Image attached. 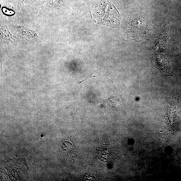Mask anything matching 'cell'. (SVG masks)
<instances>
[{"mask_svg":"<svg viewBox=\"0 0 181 181\" xmlns=\"http://www.w3.org/2000/svg\"><path fill=\"white\" fill-rule=\"evenodd\" d=\"M83 180L86 181H94L95 180L96 178L94 175L88 173L83 176Z\"/></svg>","mask_w":181,"mask_h":181,"instance_id":"4","label":"cell"},{"mask_svg":"<svg viewBox=\"0 0 181 181\" xmlns=\"http://www.w3.org/2000/svg\"><path fill=\"white\" fill-rule=\"evenodd\" d=\"M13 160L14 163L13 165L15 167H13L12 164L9 161V162H9H8V163L12 167L11 168L10 166L7 164L6 166V169L7 172V174L9 175H12V177L13 176V174H15L14 179L16 180H17V175L16 174H17L19 180L23 179L26 177L27 170H28L25 161L24 159H14Z\"/></svg>","mask_w":181,"mask_h":181,"instance_id":"1","label":"cell"},{"mask_svg":"<svg viewBox=\"0 0 181 181\" xmlns=\"http://www.w3.org/2000/svg\"><path fill=\"white\" fill-rule=\"evenodd\" d=\"M98 157L100 160L102 161H107L110 159L109 153L107 150H101L98 154Z\"/></svg>","mask_w":181,"mask_h":181,"instance_id":"3","label":"cell"},{"mask_svg":"<svg viewBox=\"0 0 181 181\" xmlns=\"http://www.w3.org/2000/svg\"><path fill=\"white\" fill-rule=\"evenodd\" d=\"M105 102L109 107L115 110L119 109L121 104L120 98L117 96H113L112 98L106 100Z\"/></svg>","mask_w":181,"mask_h":181,"instance_id":"2","label":"cell"}]
</instances>
